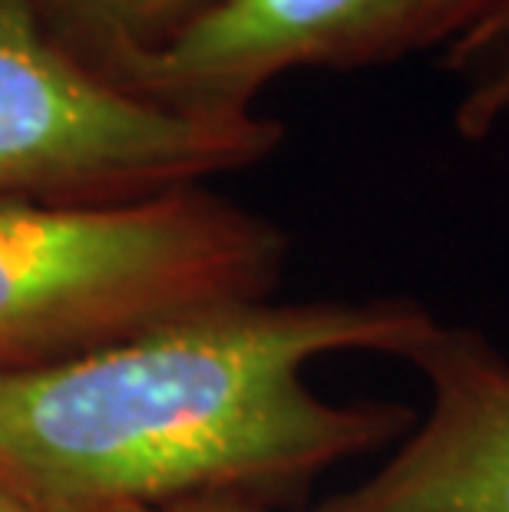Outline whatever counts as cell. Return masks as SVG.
<instances>
[{"label": "cell", "instance_id": "8992f818", "mask_svg": "<svg viewBox=\"0 0 509 512\" xmlns=\"http://www.w3.org/2000/svg\"><path fill=\"white\" fill-rule=\"evenodd\" d=\"M453 80V126L470 143L490 139L509 119V0L480 27L440 53Z\"/></svg>", "mask_w": 509, "mask_h": 512}, {"label": "cell", "instance_id": "ba28073f", "mask_svg": "<svg viewBox=\"0 0 509 512\" xmlns=\"http://www.w3.org/2000/svg\"><path fill=\"white\" fill-rule=\"evenodd\" d=\"M133 512H272V509L255 503H235V499H192V503H172V506L133 509Z\"/></svg>", "mask_w": 509, "mask_h": 512}, {"label": "cell", "instance_id": "52a82bcc", "mask_svg": "<svg viewBox=\"0 0 509 512\" xmlns=\"http://www.w3.org/2000/svg\"><path fill=\"white\" fill-rule=\"evenodd\" d=\"M93 4L110 7V17H116L119 24H166L162 37H169L212 0H93Z\"/></svg>", "mask_w": 509, "mask_h": 512}, {"label": "cell", "instance_id": "6da1fadb", "mask_svg": "<svg viewBox=\"0 0 509 512\" xmlns=\"http://www.w3.org/2000/svg\"><path fill=\"white\" fill-rule=\"evenodd\" d=\"M437 324L400 294L262 298L0 374V496L24 512L268 506L417 420L397 400L321 397L308 367L338 354L407 361Z\"/></svg>", "mask_w": 509, "mask_h": 512}, {"label": "cell", "instance_id": "277c9868", "mask_svg": "<svg viewBox=\"0 0 509 512\" xmlns=\"http://www.w3.org/2000/svg\"><path fill=\"white\" fill-rule=\"evenodd\" d=\"M503 0H212L156 43H116V83L196 116H248L295 70L384 67L440 53Z\"/></svg>", "mask_w": 509, "mask_h": 512}, {"label": "cell", "instance_id": "7a4b0ae2", "mask_svg": "<svg viewBox=\"0 0 509 512\" xmlns=\"http://www.w3.org/2000/svg\"><path fill=\"white\" fill-rule=\"evenodd\" d=\"M288 242L205 185L136 202H0V374L77 361L272 298Z\"/></svg>", "mask_w": 509, "mask_h": 512}, {"label": "cell", "instance_id": "9c48e42d", "mask_svg": "<svg viewBox=\"0 0 509 512\" xmlns=\"http://www.w3.org/2000/svg\"><path fill=\"white\" fill-rule=\"evenodd\" d=\"M0 512H24V509H20L17 503H10L7 496H0Z\"/></svg>", "mask_w": 509, "mask_h": 512}, {"label": "cell", "instance_id": "5b68a950", "mask_svg": "<svg viewBox=\"0 0 509 512\" xmlns=\"http://www.w3.org/2000/svg\"><path fill=\"white\" fill-rule=\"evenodd\" d=\"M407 364L427 410L371 476L305 512H509V357L440 321Z\"/></svg>", "mask_w": 509, "mask_h": 512}, {"label": "cell", "instance_id": "3957f363", "mask_svg": "<svg viewBox=\"0 0 509 512\" xmlns=\"http://www.w3.org/2000/svg\"><path fill=\"white\" fill-rule=\"evenodd\" d=\"M278 146L275 119L169 110L73 57L30 0H0V202L153 199L248 169Z\"/></svg>", "mask_w": 509, "mask_h": 512}]
</instances>
